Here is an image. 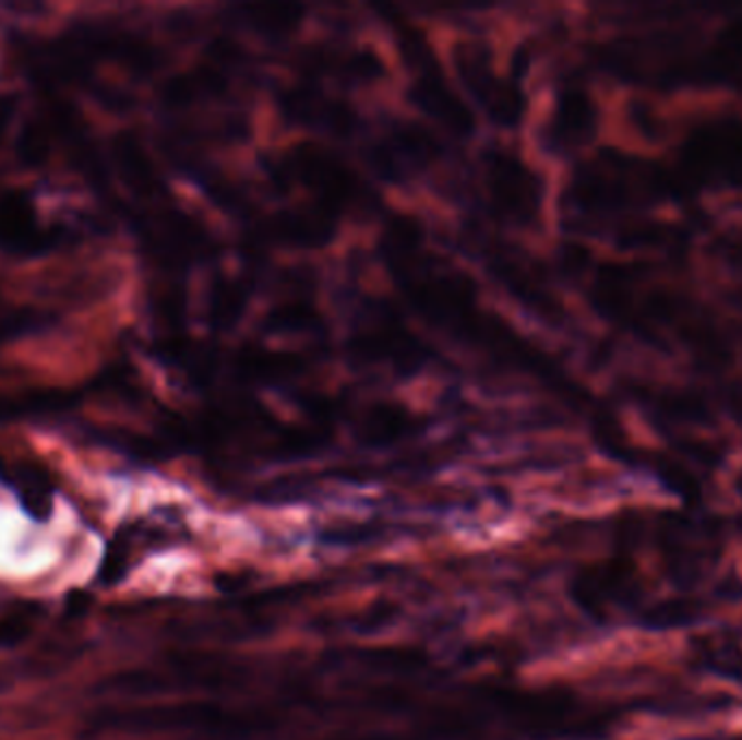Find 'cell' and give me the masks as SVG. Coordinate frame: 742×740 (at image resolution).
<instances>
[{
    "label": "cell",
    "mask_w": 742,
    "mask_h": 740,
    "mask_svg": "<svg viewBox=\"0 0 742 740\" xmlns=\"http://www.w3.org/2000/svg\"><path fill=\"white\" fill-rule=\"evenodd\" d=\"M680 175L697 187L742 189V122L710 120L680 148Z\"/></svg>",
    "instance_id": "cell-1"
},
{
    "label": "cell",
    "mask_w": 742,
    "mask_h": 740,
    "mask_svg": "<svg viewBox=\"0 0 742 740\" xmlns=\"http://www.w3.org/2000/svg\"><path fill=\"white\" fill-rule=\"evenodd\" d=\"M72 239L70 228L46 224L26 191L0 187V252L13 259H39Z\"/></svg>",
    "instance_id": "cell-2"
},
{
    "label": "cell",
    "mask_w": 742,
    "mask_h": 740,
    "mask_svg": "<svg viewBox=\"0 0 742 740\" xmlns=\"http://www.w3.org/2000/svg\"><path fill=\"white\" fill-rule=\"evenodd\" d=\"M87 389L76 386H24L0 391V426L20 421H48L76 410Z\"/></svg>",
    "instance_id": "cell-3"
},
{
    "label": "cell",
    "mask_w": 742,
    "mask_h": 740,
    "mask_svg": "<svg viewBox=\"0 0 742 740\" xmlns=\"http://www.w3.org/2000/svg\"><path fill=\"white\" fill-rule=\"evenodd\" d=\"M495 208L517 222L530 219L539 208V186L513 157H495L487 175Z\"/></svg>",
    "instance_id": "cell-4"
},
{
    "label": "cell",
    "mask_w": 742,
    "mask_h": 740,
    "mask_svg": "<svg viewBox=\"0 0 742 740\" xmlns=\"http://www.w3.org/2000/svg\"><path fill=\"white\" fill-rule=\"evenodd\" d=\"M0 482L15 493L22 511L31 520H50L55 485L46 467L28 458H7L0 454Z\"/></svg>",
    "instance_id": "cell-5"
},
{
    "label": "cell",
    "mask_w": 742,
    "mask_h": 740,
    "mask_svg": "<svg viewBox=\"0 0 742 740\" xmlns=\"http://www.w3.org/2000/svg\"><path fill=\"white\" fill-rule=\"evenodd\" d=\"M460 74L465 85L474 92L476 100L500 120H513L519 114V98L513 94L511 85L500 81L480 52H463Z\"/></svg>",
    "instance_id": "cell-6"
},
{
    "label": "cell",
    "mask_w": 742,
    "mask_h": 740,
    "mask_svg": "<svg viewBox=\"0 0 742 740\" xmlns=\"http://www.w3.org/2000/svg\"><path fill=\"white\" fill-rule=\"evenodd\" d=\"M595 129V111L590 100L579 92H569L558 103L552 118V142L558 148L582 146Z\"/></svg>",
    "instance_id": "cell-7"
},
{
    "label": "cell",
    "mask_w": 742,
    "mask_h": 740,
    "mask_svg": "<svg viewBox=\"0 0 742 740\" xmlns=\"http://www.w3.org/2000/svg\"><path fill=\"white\" fill-rule=\"evenodd\" d=\"M111 159L118 168V177L135 193L148 195L157 187V172L144 153L142 144L129 135H120L111 146Z\"/></svg>",
    "instance_id": "cell-8"
},
{
    "label": "cell",
    "mask_w": 742,
    "mask_h": 740,
    "mask_svg": "<svg viewBox=\"0 0 742 740\" xmlns=\"http://www.w3.org/2000/svg\"><path fill=\"white\" fill-rule=\"evenodd\" d=\"M52 324L55 315L48 311H37L31 307L0 309V344L46 333L52 329Z\"/></svg>",
    "instance_id": "cell-9"
},
{
    "label": "cell",
    "mask_w": 742,
    "mask_h": 740,
    "mask_svg": "<svg viewBox=\"0 0 742 740\" xmlns=\"http://www.w3.org/2000/svg\"><path fill=\"white\" fill-rule=\"evenodd\" d=\"M33 621H35L33 604H20L17 608L0 617V649L22 645L33 632Z\"/></svg>",
    "instance_id": "cell-10"
},
{
    "label": "cell",
    "mask_w": 742,
    "mask_h": 740,
    "mask_svg": "<svg viewBox=\"0 0 742 740\" xmlns=\"http://www.w3.org/2000/svg\"><path fill=\"white\" fill-rule=\"evenodd\" d=\"M15 109H17V98L13 94H0V144L11 127Z\"/></svg>",
    "instance_id": "cell-11"
},
{
    "label": "cell",
    "mask_w": 742,
    "mask_h": 740,
    "mask_svg": "<svg viewBox=\"0 0 742 740\" xmlns=\"http://www.w3.org/2000/svg\"><path fill=\"white\" fill-rule=\"evenodd\" d=\"M89 606V595L83 593V590H72L68 597H65V610L70 617H79L87 610Z\"/></svg>",
    "instance_id": "cell-12"
}]
</instances>
